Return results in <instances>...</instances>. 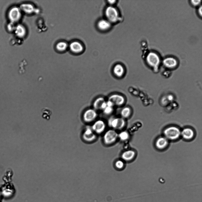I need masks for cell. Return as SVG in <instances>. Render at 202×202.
Instances as JSON below:
<instances>
[{"label": "cell", "instance_id": "6da1fadb", "mask_svg": "<svg viewBox=\"0 0 202 202\" xmlns=\"http://www.w3.org/2000/svg\"><path fill=\"white\" fill-rule=\"evenodd\" d=\"M181 131L177 127L172 126L165 129L164 134L168 140H175L178 139L181 135Z\"/></svg>", "mask_w": 202, "mask_h": 202}, {"label": "cell", "instance_id": "7a4b0ae2", "mask_svg": "<svg viewBox=\"0 0 202 202\" xmlns=\"http://www.w3.org/2000/svg\"><path fill=\"white\" fill-rule=\"evenodd\" d=\"M21 10L19 7H13L9 10L7 17L10 22L14 23L18 22L21 17Z\"/></svg>", "mask_w": 202, "mask_h": 202}, {"label": "cell", "instance_id": "3957f363", "mask_svg": "<svg viewBox=\"0 0 202 202\" xmlns=\"http://www.w3.org/2000/svg\"><path fill=\"white\" fill-rule=\"evenodd\" d=\"M118 138V134L114 130H109L104 133L103 139L104 143L110 145L114 143Z\"/></svg>", "mask_w": 202, "mask_h": 202}, {"label": "cell", "instance_id": "277c9868", "mask_svg": "<svg viewBox=\"0 0 202 202\" xmlns=\"http://www.w3.org/2000/svg\"><path fill=\"white\" fill-rule=\"evenodd\" d=\"M105 14L107 20L111 23L115 22L119 19V14L116 9L111 6L106 9Z\"/></svg>", "mask_w": 202, "mask_h": 202}, {"label": "cell", "instance_id": "5b68a950", "mask_svg": "<svg viewBox=\"0 0 202 202\" xmlns=\"http://www.w3.org/2000/svg\"><path fill=\"white\" fill-rule=\"evenodd\" d=\"M108 124L110 127L120 130L124 127L125 122L122 118L111 117L108 120Z\"/></svg>", "mask_w": 202, "mask_h": 202}, {"label": "cell", "instance_id": "8992f818", "mask_svg": "<svg viewBox=\"0 0 202 202\" xmlns=\"http://www.w3.org/2000/svg\"><path fill=\"white\" fill-rule=\"evenodd\" d=\"M146 61L148 64L154 68H157L160 62L158 55L154 52H151L147 55Z\"/></svg>", "mask_w": 202, "mask_h": 202}, {"label": "cell", "instance_id": "52a82bcc", "mask_svg": "<svg viewBox=\"0 0 202 202\" xmlns=\"http://www.w3.org/2000/svg\"><path fill=\"white\" fill-rule=\"evenodd\" d=\"M96 137V134L93 131L91 127H87L82 135L83 140L87 142H91L94 141Z\"/></svg>", "mask_w": 202, "mask_h": 202}, {"label": "cell", "instance_id": "ba28073f", "mask_svg": "<svg viewBox=\"0 0 202 202\" xmlns=\"http://www.w3.org/2000/svg\"><path fill=\"white\" fill-rule=\"evenodd\" d=\"M91 127L96 134H100L104 131L106 125L102 120H98L95 122Z\"/></svg>", "mask_w": 202, "mask_h": 202}, {"label": "cell", "instance_id": "9c48e42d", "mask_svg": "<svg viewBox=\"0 0 202 202\" xmlns=\"http://www.w3.org/2000/svg\"><path fill=\"white\" fill-rule=\"evenodd\" d=\"M97 115V113L94 110L88 109L85 111L84 114L83 119L86 122H90L95 119Z\"/></svg>", "mask_w": 202, "mask_h": 202}, {"label": "cell", "instance_id": "30bf717a", "mask_svg": "<svg viewBox=\"0 0 202 202\" xmlns=\"http://www.w3.org/2000/svg\"><path fill=\"white\" fill-rule=\"evenodd\" d=\"M108 100L112 102L114 105L121 106L125 102V99L123 96L118 94H113L110 96Z\"/></svg>", "mask_w": 202, "mask_h": 202}, {"label": "cell", "instance_id": "8fae6325", "mask_svg": "<svg viewBox=\"0 0 202 202\" xmlns=\"http://www.w3.org/2000/svg\"><path fill=\"white\" fill-rule=\"evenodd\" d=\"M168 144V140L165 137L158 138L156 141L155 146L159 149H163L166 148Z\"/></svg>", "mask_w": 202, "mask_h": 202}, {"label": "cell", "instance_id": "7c38bea8", "mask_svg": "<svg viewBox=\"0 0 202 202\" xmlns=\"http://www.w3.org/2000/svg\"><path fill=\"white\" fill-rule=\"evenodd\" d=\"M71 51L75 53L81 52L83 50V47L80 42L75 41L71 43L70 45Z\"/></svg>", "mask_w": 202, "mask_h": 202}, {"label": "cell", "instance_id": "4fadbf2b", "mask_svg": "<svg viewBox=\"0 0 202 202\" xmlns=\"http://www.w3.org/2000/svg\"><path fill=\"white\" fill-rule=\"evenodd\" d=\"M135 153L134 151L129 150L124 151L122 154L121 158L124 160L129 161L132 160L135 157Z\"/></svg>", "mask_w": 202, "mask_h": 202}, {"label": "cell", "instance_id": "5bb4252c", "mask_svg": "<svg viewBox=\"0 0 202 202\" xmlns=\"http://www.w3.org/2000/svg\"><path fill=\"white\" fill-rule=\"evenodd\" d=\"M181 135L185 139L190 140L194 137V133L193 131L191 128H186L183 129L181 132Z\"/></svg>", "mask_w": 202, "mask_h": 202}, {"label": "cell", "instance_id": "9a60e30c", "mask_svg": "<svg viewBox=\"0 0 202 202\" xmlns=\"http://www.w3.org/2000/svg\"><path fill=\"white\" fill-rule=\"evenodd\" d=\"M111 23L107 20L102 19L100 20L97 23L98 28L102 31H106L111 27Z\"/></svg>", "mask_w": 202, "mask_h": 202}, {"label": "cell", "instance_id": "2e32d148", "mask_svg": "<svg viewBox=\"0 0 202 202\" xmlns=\"http://www.w3.org/2000/svg\"><path fill=\"white\" fill-rule=\"evenodd\" d=\"M163 63L165 66L169 68H173L175 67L177 63V60L172 57L166 58L163 60Z\"/></svg>", "mask_w": 202, "mask_h": 202}, {"label": "cell", "instance_id": "e0dca14e", "mask_svg": "<svg viewBox=\"0 0 202 202\" xmlns=\"http://www.w3.org/2000/svg\"><path fill=\"white\" fill-rule=\"evenodd\" d=\"M14 31L16 35L20 38L23 37L26 34V30L25 28L20 24L18 25L15 26Z\"/></svg>", "mask_w": 202, "mask_h": 202}, {"label": "cell", "instance_id": "ac0fdd59", "mask_svg": "<svg viewBox=\"0 0 202 202\" xmlns=\"http://www.w3.org/2000/svg\"><path fill=\"white\" fill-rule=\"evenodd\" d=\"M20 8L21 10L28 14L32 13L33 12L34 10V8L33 5L31 4H21Z\"/></svg>", "mask_w": 202, "mask_h": 202}, {"label": "cell", "instance_id": "d6986e66", "mask_svg": "<svg viewBox=\"0 0 202 202\" xmlns=\"http://www.w3.org/2000/svg\"><path fill=\"white\" fill-rule=\"evenodd\" d=\"M113 72L115 75L120 77L122 76L124 74V69L121 65L118 64L114 66Z\"/></svg>", "mask_w": 202, "mask_h": 202}, {"label": "cell", "instance_id": "ffe728a7", "mask_svg": "<svg viewBox=\"0 0 202 202\" xmlns=\"http://www.w3.org/2000/svg\"><path fill=\"white\" fill-rule=\"evenodd\" d=\"M105 101L104 99L101 97L97 98L93 103V107L96 109H100L102 104Z\"/></svg>", "mask_w": 202, "mask_h": 202}, {"label": "cell", "instance_id": "44dd1931", "mask_svg": "<svg viewBox=\"0 0 202 202\" xmlns=\"http://www.w3.org/2000/svg\"><path fill=\"white\" fill-rule=\"evenodd\" d=\"M68 46L67 43L63 41L60 42L58 43L56 45L57 50L60 51H65Z\"/></svg>", "mask_w": 202, "mask_h": 202}, {"label": "cell", "instance_id": "7402d4cb", "mask_svg": "<svg viewBox=\"0 0 202 202\" xmlns=\"http://www.w3.org/2000/svg\"><path fill=\"white\" fill-rule=\"evenodd\" d=\"M118 138L122 141L127 140L129 138V135L126 131H122L118 134Z\"/></svg>", "mask_w": 202, "mask_h": 202}, {"label": "cell", "instance_id": "603a6c76", "mask_svg": "<svg viewBox=\"0 0 202 202\" xmlns=\"http://www.w3.org/2000/svg\"><path fill=\"white\" fill-rule=\"evenodd\" d=\"M131 114V110L128 107H125L123 108L121 112L122 116L124 118L128 117Z\"/></svg>", "mask_w": 202, "mask_h": 202}, {"label": "cell", "instance_id": "cb8c5ba5", "mask_svg": "<svg viewBox=\"0 0 202 202\" xmlns=\"http://www.w3.org/2000/svg\"><path fill=\"white\" fill-rule=\"evenodd\" d=\"M115 167L117 169H122L124 166L123 161L121 160H118L116 161L115 163Z\"/></svg>", "mask_w": 202, "mask_h": 202}, {"label": "cell", "instance_id": "d4e9b609", "mask_svg": "<svg viewBox=\"0 0 202 202\" xmlns=\"http://www.w3.org/2000/svg\"><path fill=\"white\" fill-rule=\"evenodd\" d=\"M103 110L104 113L106 114H109L112 112L113 108L112 107L107 106Z\"/></svg>", "mask_w": 202, "mask_h": 202}, {"label": "cell", "instance_id": "484cf974", "mask_svg": "<svg viewBox=\"0 0 202 202\" xmlns=\"http://www.w3.org/2000/svg\"><path fill=\"white\" fill-rule=\"evenodd\" d=\"M15 26H14V23L10 22L7 25V29L9 32L14 31Z\"/></svg>", "mask_w": 202, "mask_h": 202}, {"label": "cell", "instance_id": "4316f807", "mask_svg": "<svg viewBox=\"0 0 202 202\" xmlns=\"http://www.w3.org/2000/svg\"><path fill=\"white\" fill-rule=\"evenodd\" d=\"M201 1L198 0H191V4L194 6H197L201 2Z\"/></svg>", "mask_w": 202, "mask_h": 202}, {"label": "cell", "instance_id": "83f0119b", "mask_svg": "<svg viewBox=\"0 0 202 202\" xmlns=\"http://www.w3.org/2000/svg\"><path fill=\"white\" fill-rule=\"evenodd\" d=\"M106 103L107 106L112 107L114 105L113 103L110 101L108 100Z\"/></svg>", "mask_w": 202, "mask_h": 202}, {"label": "cell", "instance_id": "f1b7e54d", "mask_svg": "<svg viewBox=\"0 0 202 202\" xmlns=\"http://www.w3.org/2000/svg\"><path fill=\"white\" fill-rule=\"evenodd\" d=\"M107 106L106 103L105 101L101 104L100 109L104 110Z\"/></svg>", "mask_w": 202, "mask_h": 202}, {"label": "cell", "instance_id": "f546056e", "mask_svg": "<svg viewBox=\"0 0 202 202\" xmlns=\"http://www.w3.org/2000/svg\"><path fill=\"white\" fill-rule=\"evenodd\" d=\"M202 6H201L200 7L198 8V13L200 16L201 17L202 16Z\"/></svg>", "mask_w": 202, "mask_h": 202}, {"label": "cell", "instance_id": "4dcf8cb0", "mask_svg": "<svg viewBox=\"0 0 202 202\" xmlns=\"http://www.w3.org/2000/svg\"><path fill=\"white\" fill-rule=\"evenodd\" d=\"M116 1L115 0H109L108 3L110 4H113L115 3Z\"/></svg>", "mask_w": 202, "mask_h": 202}]
</instances>
